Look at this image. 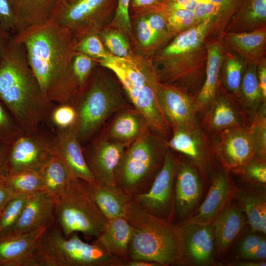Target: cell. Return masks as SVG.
I'll return each mask as SVG.
<instances>
[{
  "mask_svg": "<svg viewBox=\"0 0 266 266\" xmlns=\"http://www.w3.org/2000/svg\"><path fill=\"white\" fill-rule=\"evenodd\" d=\"M164 12L168 30L173 37L198 24L193 11L166 9Z\"/></svg>",
  "mask_w": 266,
  "mask_h": 266,
  "instance_id": "b9f144b4",
  "label": "cell"
},
{
  "mask_svg": "<svg viewBox=\"0 0 266 266\" xmlns=\"http://www.w3.org/2000/svg\"><path fill=\"white\" fill-rule=\"evenodd\" d=\"M248 116L235 98L221 85L213 102L202 119V126L210 133L225 129L248 127Z\"/></svg>",
  "mask_w": 266,
  "mask_h": 266,
  "instance_id": "2e32d148",
  "label": "cell"
},
{
  "mask_svg": "<svg viewBox=\"0 0 266 266\" xmlns=\"http://www.w3.org/2000/svg\"><path fill=\"white\" fill-rule=\"evenodd\" d=\"M237 200L245 212L248 222L254 231H260V211L266 204L265 197L246 192L238 193Z\"/></svg>",
  "mask_w": 266,
  "mask_h": 266,
  "instance_id": "ab89813d",
  "label": "cell"
},
{
  "mask_svg": "<svg viewBox=\"0 0 266 266\" xmlns=\"http://www.w3.org/2000/svg\"><path fill=\"white\" fill-rule=\"evenodd\" d=\"M11 1L17 20L15 34L28 28L47 22L59 0Z\"/></svg>",
  "mask_w": 266,
  "mask_h": 266,
  "instance_id": "4dcf8cb0",
  "label": "cell"
},
{
  "mask_svg": "<svg viewBox=\"0 0 266 266\" xmlns=\"http://www.w3.org/2000/svg\"><path fill=\"white\" fill-rule=\"evenodd\" d=\"M158 264L140 260H130L123 262L120 266H157Z\"/></svg>",
  "mask_w": 266,
  "mask_h": 266,
  "instance_id": "680465c9",
  "label": "cell"
},
{
  "mask_svg": "<svg viewBox=\"0 0 266 266\" xmlns=\"http://www.w3.org/2000/svg\"><path fill=\"white\" fill-rule=\"evenodd\" d=\"M118 0H59L48 21L68 29L76 43L112 21Z\"/></svg>",
  "mask_w": 266,
  "mask_h": 266,
  "instance_id": "9c48e42d",
  "label": "cell"
},
{
  "mask_svg": "<svg viewBox=\"0 0 266 266\" xmlns=\"http://www.w3.org/2000/svg\"><path fill=\"white\" fill-rule=\"evenodd\" d=\"M195 0L197 3H209L208 0Z\"/></svg>",
  "mask_w": 266,
  "mask_h": 266,
  "instance_id": "94428289",
  "label": "cell"
},
{
  "mask_svg": "<svg viewBox=\"0 0 266 266\" xmlns=\"http://www.w3.org/2000/svg\"><path fill=\"white\" fill-rule=\"evenodd\" d=\"M244 216L240 208L232 201L227 204L212 225L218 258L224 254L242 229Z\"/></svg>",
  "mask_w": 266,
  "mask_h": 266,
  "instance_id": "83f0119b",
  "label": "cell"
},
{
  "mask_svg": "<svg viewBox=\"0 0 266 266\" xmlns=\"http://www.w3.org/2000/svg\"><path fill=\"white\" fill-rule=\"evenodd\" d=\"M82 148L88 166L97 183L117 185V175L129 143H120L100 136Z\"/></svg>",
  "mask_w": 266,
  "mask_h": 266,
  "instance_id": "8fae6325",
  "label": "cell"
},
{
  "mask_svg": "<svg viewBox=\"0 0 266 266\" xmlns=\"http://www.w3.org/2000/svg\"><path fill=\"white\" fill-rule=\"evenodd\" d=\"M33 257L36 266H119L123 261L96 240L84 242L78 233L66 237L56 221L37 239Z\"/></svg>",
  "mask_w": 266,
  "mask_h": 266,
  "instance_id": "8992f818",
  "label": "cell"
},
{
  "mask_svg": "<svg viewBox=\"0 0 266 266\" xmlns=\"http://www.w3.org/2000/svg\"><path fill=\"white\" fill-rule=\"evenodd\" d=\"M266 257V241L262 238L256 247L245 257L244 259L263 260Z\"/></svg>",
  "mask_w": 266,
  "mask_h": 266,
  "instance_id": "db71d44e",
  "label": "cell"
},
{
  "mask_svg": "<svg viewBox=\"0 0 266 266\" xmlns=\"http://www.w3.org/2000/svg\"><path fill=\"white\" fill-rule=\"evenodd\" d=\"M46 228L0 235V266H36L33 257L35 245Z\"/></svg>",
  "mask_w": 266,
  "mask_h": 266,
  "instance_id": "44dd1931",
  "label": "cell"
},
{
  "mask_svg": "<svg viewBox=\"0 0 266 266\" xmlns=\"http://www.w3.org/2000/svg\"><path fill=\"white\" fill-rule=\"evenodd\" d=\"M215 134L214 150L226 169H242L256 157L248 127L228 128Z\"/></svg>",
  "mask_w": 266,
  "mask_h": 266,
  "instance_id": "4fadbf2b",
  "label": "cell"
},
{
  "mask_svg": "<svg viewBox=\"0 0 266 266\" xmlns=\"http://www.w3.org/2000/svg\"><path fill=\"white\" fill-rule=\"evenodd\" d=\"M257 78L259 86L265 100H266V59L258 66Z\"/></svg>",
  "mask_w": 266,
  "mask_h": 266,
  "instance_id": "9f6ffc18",
  "label": "cell"
},
{
  "mask_svg": "<svg viewBox=\"0 0 266 266\" xmlns=\"http://www.w3.org/2000/svg\"><path fill=\"white\" fill-rule=\"evenodd\" d=\"M132 227L125 218L108 220L104 231L96 241L109 253L123 262L129 260L128 248Z\"/></svg>",
  "mask_w": 266,
  "mask_h": 266,
  "instance_id": "f546056e",
  "label": "cell"
},
{
  "mask_svg": "<svg viewBox=\"0 0 266 266\" xmlns=\"http://www.w3.org/2000/svg\"><path fill=\"white\" fill-rule=\"evenodd\" d=\"M168 147L182 153L199 166L206 165L211 153L209 138L200 125L192 130H175L166 141Z\"/></svg>",
  "mask_w": 266,
  "mask_h": 266,
  "instance_id": "7402d4cb",
  "label": "cell"
},
{
  "mask_svg": "<svg viewBox=\"0 0 266 266\" xmlns=\"http://www.w3.org/2000/svg\"><path fill=\"white\" fill-rule=\"evenodd\" d=\"M97 64L93 58L76 51L71 60L70 70L78 90L86 84Z\"/></svg>",
  "mask_w": 266,
  "mask_h": 266,
  "instance_id": "60d3db41",
  "label": "cell"
},
{
  "mask_svg": "<svg viewBox=\"0 0 266 266\" xmlns=\"http://www.w3.org/2000/svg\"><path fill=\"white\" fill-rule=\"evenodd\" d=\"M169 0H130L129 12L130 18L154 12L164 11Z\"/></svg>",
  "mask_w": 266,
  "mask_h": 266,
  "instance_id": "bcb514c9",
  "label": "cell"
},
{
  "mask_svg": "<svg viewBox=\"0 0 266 266\" xmlns=\"http://www.w3.org/2000/svg\"><path fill=\"white\" fill-rule=\"evenodd\" d=\"M266 0H241L225 33L249 32L266 27Z\"/></svg>",
  "mask_w": 266,
  "mask_h": 266,
  "instance_id": "1f68e13d",
  "label": "cell"
},
{
  "mask_svg": "<svg viewBox=\"0 0 266 266\" xmlns=\"http://www.w3.org/2000/svg\"><path fill=\"white\" fill-rule=\"evenodd\" d=\"M126 218L132 227L129 260H144L163 266L180 264L184 260L182 227L150 214L133 200Z\"/></svg>",
  "mask_w": 266,
  "mask_h": 266,
  "instance_id": "277c9868",
  "label": "cell"
},
{
  "mask_svg": "<svg viewBox=\"0 0 266 266\" xmlns=\"http://www.w3.org/2000/svg\"><path fill=\"white\" fill-rule=\"evenodd\" d=\"M0 100L23 133L49 124L55 103L44 96L28 63L25 47L13 35L0 64Z\"/></svg>",
  "mask_w": 266,
  "mask_h": 266,
  "instance_id": "7a4b0ae2",
  "label": "cell"
},
{
  "mask_svg": "<svg viewBox=\"0 0 266 266\" xmlns=\"http://www.w3.org/2000/svg\"><path fill=\"white\" fill-rule=\"evenodd\" d=\"M76 117L75 108L70 101L54 106L49 117V124L57 130L72 127Z\"/></svg>",
  "mask_w": 266,
  "mask_h": 266,
  "instance_id": "ee69618b",
  "label": "cell"
},
{
  "mask_svg": "<svg viewBox=\"0 0 266 266\" xmlns=\"http://www.w3.org/2000/svg\"><path fill=\"white\" fill-rule=\"evenodd\" d=\"M176 161L167 149L163 165L149 189L133 197L146 211L157 217L167 219L173 204V188Z\"/></svg>",
  "mask_w": 266,
  "mask_h": 266,
  "instance_id": "7c38bea8",
  "label": "cell"
},
{
  "mask_svg": "<svg viewBox=\"0 0 266 266\" xmlns=\"http://www.w3.org/2000/svg\"><path fill=\"white\" fill-rule=\"evenodd\" d=\"M13 35L24 45L45 98L54 103L70 101L78 91L70 70L76 43L70 31L48 21Z\"/></svg>",
  "mask_w": 266,
  "mask_h": 266,
  "instance_id": "6da1fadb",
  "label": "cell"
},
{
  "mask_svg": "<svg viewBox=\"0 0 266 266\" xmlns=\"http://www.w3.org/2000/svg\"><path fill=\"white\" fill-rule=\"evenodd\" d=\"M205 45L207 53L205 80L194 100L198 117L202 119L211 107L216 95L224 57L221 36L208 41Z\"/></svg>",
  "mask_w": 266,
  "mask_h": 266,
  "instance_id": "ac0fdd59",
  "label": "cell"
},
{
  "mask_svg": "<svg viewBox=\"0 0 266 266\" xmlns=\"http://www.w3.org/2000/svg\"><path fill=\"white\" fill-rule=\"evenodd\" d=\"M108 128L104 137L114 141L131 144L151 129L144 116L130 107L119 111Z\"/></svg>",
  "mask_w": 266,
  "mask_h": 266,
  "instance_id": "4316f807",
  "label": "cell"
},
{
  "mask_svg": "<svg viewBox=\"0 0 266 266\" xmlns=\"http://www.w3.org/2000/svg\"><path fill=\"white\" fill-rule=\"evenodd\" d=\"M98 34L105 48L113 56L123 58L133 52L129 37L118 29L107 26Z\"/></svg>",
  "mask_w": 266,
  "mask_h": 266,
  "instance_id": "d590c367",
  "label": "cell"
},
{
  "mask_svg": "<svg viewBox=\"0 0 266 266\" xmlns=\"http://www.w3.org/2000/svg\"><path fill=\"white\" fill-rule=\"evenodd\" d=\"M237 266H266V262H240L235 264Z\"/></svg>",
  "mask_w": 266,
  "mask_h": 266,
  "instance_id": "91938a15",
  "label": "cell"
},
{
  "mask_svg": "<svg viewBox=\"0 0 266 266\" xmlns=\"http://www.w3.org/2000/svg\"><path fill=\"white\" fill-rule=\"evenodd\" d=\"M262 238L257 235L250 234L246 236L241 242L239 253L242 257L249 254L258 244Z\"/></svg>",
  "mask_w": 266,
  "mask_h": 266,
  "instance_id": "f907efd6",
  "label": "cell"
},
{
  "mask_svg": "<svg viewBox=\"0 0 266 266\" xmlns=\"http://www.w3.org/2000/svg\"><path fill=\"white\" fill-rule=\"evenodd\" d=\"M175 210L177 216L183 219L193 211L200 198L202 184L197 171L187 162L176 164Z\"/></svg>",
  "mask_w": 266,
  "mask_h": 266,
  "instance_id": "ffe728a7",
  "label": "cell"
},
{
  "mask_svg": "<svg viewBox=\"0 0 266 266\" xmlns=\"http://www.w3.org/2000/svg\"><path fill=\"white\" fill-rule=\"evenodd\" d=\"M10 144L0 142V175L6 172V167Z\"/></svg>",
  "mask_w": 266,
  "mask_h": 266,
  "instance_id": "6f0895ef",
  "label": "cell"
},
{
  "mask_svg": "<svg viewBox=\"0 0 266 266\" xmlns=\"http://www.w3.org/2000/svg\"><path fill=\"white\" fill-rule=\"evenodd\" d=\"M158 99L172 131L192 130L199 126L194 98L181 88L160 82Z\"/></svg>",
  "mask_w": 266,
  "mask_h": 266,
  "instance_id": "9a60e30c",
  "label": "cell"
},
{
  "mask_svg": "<svg viewBox=\"0 0 266 266\" xmlns=\"http://www.w3.org/2000/svg\"><path fill=\"white\" fill-rule=\"evenodd\" d=\"M75 49L97 62L107 60L112 55L104 47L98 34H91L82 38L76 43Z\"/></svg>",
  "mask_w": 266,
  "mask_h": 266,
  "instance_id": "7bdbcfd3",
  "label": "cell"
},
{
  "mask_svg": "<svg viewBox=\"0 0 266 266\" xmlns=\"http://www.w3.org/2000/svg\"><path fill=\"white\" fill-rule=\"evenodd\" d=\"M167 147L166 141L151 130L133 141L123 157L116 185L132 198L146 192L163 165Z\"/></svg>",
  "mask_w": 266,
  "mask_h": 266,
  "instance_id": "52a82bcc",
  "label": "cell"
},
{
  "mask_svg": "<svg viewBox=\"0 0 266 266\" xmlns=\"http://www.w3.org/2000/svg\"><path fill=\"white\" fill-rule=\"evenodd\" d=\"M54 155V133L40 127L30 133H22L10 144L5 173L40 172Z\"/></svg>",
  "mask_w": 266,
  "mask_h": 266,
  "instance_id": "30bf717a",
  "label": "cell"
},
{
  "mask_svg": "<svg viewBox=\"0 0 266 266\" xmlns=\"http://www.w3.org/2000/svg\"><path fill=\"white\" fill-rule=\"evenodd\" d=\"M221 37L230 50L248 64L258 65L265 59L266 27L249 32L222 33Z\"/></svg>",
  "mask_w": 266,
  "mask_h": 266,
  "instance_id": "484cf974",
  "label": "cell"
},
{
  "mask_svg": "<svg viewBox=\"0 0 266 266\" xmlns=\"http://www.w3.org/2000/svg\"><path fill=\"white\" fill-rule=\"evenodd\" d=\"M98 64L70 100L76 113L72 129L81 144L91 139L113 114L130 107L118 82Z\"/></svg>",
  "mask_w": 266,
  "mask_h": 266,
  "instance_id": "5b68a950",
  "label": "cell"
},
{
  "mask_svg": "<svg viewBox=\"0 0 266 266\" xmlns=\"http://www.w3.org/2000/svg\"><path fill=\"white\" fill-rule=\"evenodd\" d=\"M266 102H264L250 122L248 129L251 134L256 157L266 158Z\"/></svg>",
  "mask_w": 266,
  "mask_h": 266,
  "instance_id": "f35d334b",
  "label": "cell"
},
{
  "mask_svg": "<svg viewBox=\"0 0 266 266\" xmlns=\"http://www.w3.org/2000/svg\"><path fill=\"white\" fill-rule=\"evenodd\" d=\"M88 193L108 219L126 217L133 198L117 185L91 184L82 181Z\"/></svg>",
  "mask_w": 266,
  "mask_h": 266,
  "instance_id": "cb8c5ba5",
  "label": "cell"
},
{
  "mask_svg": "<svg viewBox=\"0 0 266 266\" xmlns=\"http://www.w3.org/2000/svg\"><path fill=\"white\" fill-rule=\"evenodd\" d=\"M43 191L55 197L67 185L72 178L62 161L54 155L40 172Z\"/></svg>",
  "mask_w": 266,
  "mask_h": 266,
  "instance_id": "836d02e7",
  "label": "cell"
},
{
  "mask_svg": "<svg viewBox=\"0 0 266 266\" xmlns=\"http://www.w3.org/2000/svg\"><path fill=\"white\" fill-rule=\"evenodd\" d=\"M225 57L223 72V87L237 100L244 67L243 63L235 55L227 53Z\"/></svg>",
  "mask_w": 266,
  "mask_h": 266,
  "instance_id": "8d00e7d4",
  "label": "cell"
},
{
  "mask_svg": "<svg viewBox=\"0 0 266 266\" xmlns=\"http://www.w3.org/2000/svg\"><path fill=\"white\" fill-rule=\"evenodd\" d=\"M97 63L114 74L133 107L146 118L151 130L167 141L172 130L159 103L161 81L151 60L133 52L123 58L112 55Z\"/></svg>",
  "mask_w": 266,
  "mask_h": 266,
  "instance_id": "3957f363",
  "label": "cell"
},
{
  "mask_svg": "<svg viewBox=\"0 0 266 266\" xmlns=\"http://www.w3.org/2000/svg\"><path fill=\"white\" fill-rule=\"evenodd\" d=\"M16 194L0 177V212Z\"/></svg>",
  "mask_w": 266,
  "mask_h": 266,
  "instance_id": "816d5d0a",
  "label": "cell"
},
{
  "mask_svg": "<svg viewBox=\"0 0 266 266\" xmlns=\"http://www.w3.org/2000/svg\"><path fill=\"white\" fill-rule=\"evenodd\" d=\"M197 4L194 0H169L166 9H182L193 11Z\"/></svg>",
  "mask_w": 266,
  "mask_h": 266,
  "instance_id": "f5cc1de1",
  "label": "cell"
},
{
  "mask_svg": "<svg viewBox=\"0 0 266 266\" xmlns=\"http://www.w3.org/2000/svg\"><path fill=\"white\" fill-rule=\"evenodd\" d=\"M54 198L56 222L66 237L81 233L89 240L97 238L104 231L108 220L90 196L82 180L71 178Z\"/></svg>",
  "mask_w": 266,
  "mask_h": 266,
  "instance_id": "ba28073f",
  "label": "cell"
},
{
  "mask_svg": "<svg viewBox=\"0 0 266 266\" xmlns=\"http://www.w3.org/2000/svg\"><path fill=\"white\" fill-rule=\"evenodd\" d=\"M214 22V19H208L180 33L162 47L153 57L177 55L199 49L202 46Z\"/></svg>",
  "mask_w": 266,
  "mask_h": 266,
  "instance_id": "f1b7e54d",
  "label": "cell"
},
{
  "mask_svg": "<svg viewBox=\"0 0 266 266\" xmlns=\"http://www.w3.org/2000/svg\"><path fill=\"white\" fill-rule=\"evenodd\" d=\"M30 194L17 193L0 212V235L9 233L20 216Z\"/></svg>",
  "mask_w": 266,
  "mask_h": 266,
  "instance_id": "74e56055",
  "label": "cell"
},
{
  "mask_svg": "<svg viewBox=\"0 0 266 266\" xmlns=\"http://www.w3.org/2000/svg\"><path fill=\"white\" fill-rule=\"evenodd\" d=\"M0 177L16 193L31 194L43 190V181L40 172L21 171L5 173Z\"/></svg>",
  "mask_w": 266,
  "mask_h": 266,
  "instance_id": "e575fe53",
  "label": "cell"
},
{
  "mask_svg": "<svg viewBox=\"0 0 266 266\" xmlns=\"http://www.w3.org/2000/svg\"><path fill=\"white\" fill-rule=\"evenodd\" d=\"M22 133L14 118L0 100V142L11 144Z\"/></svg>",
  "mask_w": 266,
  "mask_h": 266,
  "instance_id": "f6af8a7d",
  "label": "cell"
},
{
  "mask_svg": "<svg viewBox=\"0 0 266 266\" xmlns=\"http://www.w3.org/2000/svg\"><path fill=\"white\" fill-rule=\"evenodd\" d=\"M232 186L226 173L220 172L214 178L209 191L198 210L185 223L210 225L228 203Z\"/></svg>",
  "mask_w": 266,
  "mask_h": 266,
  "instance_id": "603a6c76",
  "label": "cell"
},
{
  "mask_svg": "<svg viewBox=\"0 0 266 266\" xmlns=\"http://www.w3.org/2000/svg\"><path fill=\"white\" fill-rule=\"evenodd\" d=\"M130 0H118L117 6L114 17L107 26L118 29L129 37L132 38L131 20L129 12Z\"/></svg>",
  "mask_w": 266,
  "mask_h": 266,
  "instance_id": "7dc6e473",
  "label": "cell"
},
{
  "mask_svg": "<svg viewBox=\"0 0 266 266\" xmlns=\"http://www.w3.org/2000/svg\"><path fill=\"white\" fill-rule=\"evenodd\" d=\"M55 155L63 163L70 176L91 184H98L86 162L81 143L72 127L55 130Z\"/></svg>",
  "mask_w": 266,
  "mask_h": 266,
  "instance_id": "e0dca14e",
  "label": "cell"
},
{
  "mask_svg": "<svg viewBox=\"0 0 266 266\" xmlns=\"http://www.w3.org/2000/svg\"><path fill=\"white\" fill-rule=\"evenodd\" d=\"M55 221L54 197L43 191L36 192L30 195L20 216L9 233H26L46 228Z\"/></svg>",
  "mask_w": 266,
  "mask_h": 266,
  "instance_id": "d6986e66",
  "label": "cell"
},
{
  "mask_svg": "<svg viewBox=\"0 0 266 266\" xmlns=\"http://www.w3.org/2000/svg\"><path fill=\"white\" fill-rule=\"evenodd\" d=\"M182 227L185 256L196 264L210 263L213 257L214 241L212 224L185 223Z\"/></svg>",
  "mask_w": 266,
  "mask_h": 266,
  "instance_id": "d4e9b609",
  "label": "cell"
},
{
  "mask_svg": "<svg viewBox=\"0 0 266 266\" xmlns=\"http://www.w3.org/2000/svg\"><path fill=\"white\" fill-rule=\"evenodd\" d=\"M242 170L248 179L261 184H266V160L255 157Z\"/></svg>",
  "mask_w": 266,
  "mask_h": 266,
  "instance_id": "681fc988",
  "label": "cell"
},
{
  "mask_svg": "<svg viewBox=\"0 0 266 266\" xmlns=\"http://www.w3.org/2000/svg\"><path fill=\"white\" fill-rule=\"evenodd\" d=\"M17 20L11 0H0V28L14 35Z\"/></svg>",
  "mask_w": 266,
  "mask_h": 266,
  "instance_id": "c3c4849f",
  "label": "cell"
},
{
  "mask_svg": "<svg viewBox=\"0 0 266 266\" xmlns=\"http://www.w3.org/2000/svg\"><path fill=\"white\" fill-rule=\"evenodd\" d=\"M13 34L0 28V64L8 51Z\"/></svg>",
  "mask_w": 266,
  "mask_h": 266,
  "instance_id": "11a10c76",
  "label": "cell"
},
{
  "mask_svg": "<svg viewBox=\"0 0 266 266\" xmlns=\"http://www.w3.org/2000/svg\"><path fill=\"white\" fill-rule=\"evenodd\" d=\"M243 73L237 101L247 116L252 118L266 100L259 86L258 65L248 63Z\"/></svg>",
  "mask_w": 266,
  "mask_h": 266,
  "instance_id": "d6a6232c",
  "label": "cell"
},
{
  "mask_svg": "<svg viewBox=\"0 0 266 266\" xmlns=\"http://www.w3.org/2000/svg\"><path fill=\"white\" fill-rule=\"evenodd\" d=\"M132 50L136 55L151 60L173 37L164 16L153 13L131 18Z\"/></svg>",
  "mask_w": 266,
  "mask_h": 266,
  "instance_id": "5bb4252c",
  "label": "cell"
}]
</instances>
